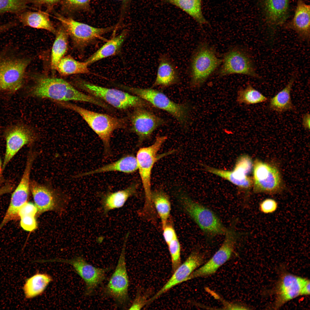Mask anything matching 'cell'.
Instances as JSON below:
<instances>
[{
  "mask_svg": "<svg viewBox=\"0 0 310 310\" xmlns=\"http://www.w3.org/2000/svg\"><path fill=\"white\" fill-rule=\"evenodd\" d=\"M32 96L49 98L55 101H75L90 103L104 109V102L77 90L68 82L60 78L41 76L36 78L30 91Z\"/></svg>",
  "mask_w": 310,
  "mask_h": 310,
  "instance_id": "obj_1",
  "label": "cell"
},
{
  "mask_svg": "<svg viewBox=\"0 0 310 310\" xmlns=\"http://www.w3.org/2000/svg\"><path fill=\"white\" fill-rule=\"evenodd\" d=\"M55 102L80 115L101 140L106 153L109 152L111 139L114 131L127 126V120L124 118L91 111L67 102Z\"/></svg>",
  "mask_w": 310,
  "mask_h": 310,
  "instance_id": "obj_2",
  "label": "cell"
},
{
  "mask_svg": "<svg viewBox=\"0 0 310 310\" xmlns=\"http://www.w3.org/2000/svg\"><path fill=\"white\" fill-rule=\"evenodd\" d=\"M167 139L166 136H158L151 145L140 148L136 156L137 170L142 181L145 196L143 209L150 211L154 209L151 200V175L155 164L162 158L175 152L173 150L158 154V152Z\"/></svg>",
  "mask_w": 310,
  "mask_h": 310,
  "instance_id": "obj_3",
  "label": "cell"
},
{
  "mask_svg": "<svg viewBox=\"0 0 310 310\" xmlns=\"http://www.w3.org/2000/svg\"><path fill=\"white\" fill-rule=\"evenodd\" d=\"M116 85L122 90L139 97L153 106L168 113L182 127L189 120L190 108L186 103H176L162 92L152 88H142L121 84Z\"/></svg>",
  "mask_w": 310,
  "mask_h": 310,
  "instance_id": "obj_4",
  "label": "cell"
},
{
  "mask_svg": "<svg viewBox=\"0 0 310 310\" xmlns=\"http://www.w3.org/2000/svg\"><path fill=\"white\" fill-rule=\"evenodd\" d=\"M75 83L78 87L89 94L117 109L148 108L151 106L139 97L125 91L100 86L82 79H78Z\"/></svg>",
  "mask_w": 310,
  "mask_h": 310,
  "instance_id": "obj_5",
  "label": "cell"
},
{
  "mask_svg": "<svg viewBox=\"0 0 310 310\" xmlns=\"http://www.w3.org/2000/svg\"><path fill=\"white\" fill-rule=\"evenodd\" d=\"M214 49L206 42L199 43L192 55L190 67V85L199 88L221 64Z\"/></svg>",
  "mask_w": 310,
  "mask_h": 310,
  "instance_id": "obj_6",
  "label": "cell"
},
{
  "mask_svg": "<svg viewBox=\"0 0 310 310\" xmlns=\"http://www.w3.org/2000/svg\"><path fill=\"white\" fill-rule=\"evenodd\" d=\"M54 17L61 23L75 46L81 50L100 41L106 42L108 40L103 37V35L116 30L119 27L117 24L105 28H96L58 13H55Z\"/></svg>",
  "mask_w": 310,
  "mask_h": 310,
  "instance_id": "obj_7",
  "label": "cell"
},
{
  "mask_svg": "<svg viewBox=\"0 0 310 310\" xmlns=\"http://www.w3.org/2000/svg\"><path fill=\"white\" fill-rule=\"evenodd\" d=\"M179 198L184 210L207 235L212 237L225 234L227 228L211 209L193 200L185 194H180Z\"/></svg>",
  "mask_w": 310,
  "mask_h": 310,
  "instance_id": "obj_8",
  "label": "cell"
},
{
  "mask_svg": "<svg viewBox=\"0 0 310 310\" xmlns=\"http://www.w3.org/2000/svg\"><path fill=\"white\" fill-rule=\"evenodd\" d=\"M222 63L218 73L220 77L238 74L261 78L256 72L250 53L241 47L235 46L230 48L224 55Z\"/></svg>",
  "mask_w": 310,
  "mask_h": 310,
  "instance_id": "obj_9",
  "label": "cell"
},
{
  "mask_svg": "<svg viewBox=\"0 0 310 310\" xmlns=\"http://www.w3.org/2000/svg\"><path fill=\"white\" fill-rule=\"evenodd\" d=\"M128 234L125 236L122 251L114 272L104 289L105 294L113 298L121 307L127 306L129 301V278L125 260V247Z\"/></svg>",
  "mask_w": 310,
  "mask_h": 310,
  "instance_id": "obj_10",
  "label": "cell"
},
{
  "mask_svg": "<svg viewBox=\"0 0 310 310\" xmlns=\"http://www.w3.org/2000/svg\"><path fill=\"white\" fill-rule=\"evenodd\" d=\"M253 170L254 193L273 195L282 191L280 173L276 167L257 159L253 163Z\"/></svg>",
  "mask_w": 310,
  "mask_h": 310,
  "instance_id": "obj_11",
  "label": "cell"
},
{
  "mask_svg": "<svg viewBox=\"0 0 310 310\" xmlns=\"http://www.w3.org/2000/svg\"><path fill=\"white\" fill-rule=\"evenodd\" d=\"M42 261L43 263L59 262L71 265L85 283L84 294L86 296L92 295L102 283L105 278L106 273L109 270L108 268L95 267L89 263L81 256L69 259L60 258L43 259Z\"/></svg>",
  "mask_w": 310,
  "mask_h": 310,
  "instance_id": "obj_12",
  "label": "cell"
},
{
  "mask_svg": "<svg viewBox=\"0 0 310 310\" xmlns=\"http://www.w3.org/2000/svg\"><path fill=\"white\" fill-rule=\"evenodd\" d=\"M223 243L212 257L206 263L194 270L186 281L195 278L204 277L214 274L218 269L230 258L234 250L239 235L232 226L227 228Z\"/></svg>",
  "mask_w": 310,
  "mask_h": 310,
  "instance_id": "obj_13",
  "label": "cell"
},
{
  "mask_svg": "<svg viewBox=\"0 0 310 310\" xmlns=\"http://www.w3.org/2000/svg\"><path fill=\"white\" fill-rule=\"evenodd\" d=\"M29 62L27 59L0 58V91L12 92L19 89Z\"/></svg>",
  "mask_w": 310,
  "mask_h": 310,
  "instance_id": "obj_14",
  "label": "cell"
},
{
  "mask_svg": "<svg viewBox=\"0 0 310 310\" xmlns=\"http://www.w3.org/2000/svg\"><path fill=\"white\" fill-rule=\"evenodd\" d=\"M129 117L130 130L137 135L140 144L149 139L154 131L166 123L146 107L134 108Z\"/></svg>",
  "mask_w": 310,
  "mask_h": 310,
  "instance_id": "obj_15",
  "label": "cell"
},
{
  "mask_svg": "<svg viewBox=\"0 0 310 310\" xmlns=\"http://www.w3.org/2000/svg\"><path fill=\"white\" fill-rule=\"evenodd\" d=\"M253 165L250 157L244 155L237 159L232 170L205 166L208 171L227 180L242 189L249 191L253 186V179L249 175L253 169Z\"/></svg>",
  "mask_w": 310,
  "mask_h": 310,
  "instance_id": "obj_16",
  "label": "cell"
},
{
  "mask_svg": "<svg viewBox=\"0 0 310 310\" xmlns=\"http://www.w3.org/2000/svg\"><path fill=\"white\" fill-rule=\"evenodd\" d=\"M5 137L6 148L2 164L3 170L23 146L34 143L37 140L38 135L32 129L20 125L9 129L5 133Z\"/></svg>",
  "mask_w": 310,
  "mask_h": 310,
  "instance_id": "obj_17",
  "label": "cell"
},
{
  "mask_svg": "<svg viewBox=\"0 0 310 310\" xmlns=\"http://www.w3.org/2000/svg\"><path fill=\"white\" fill-rule=\"evenodd\" d=\"M204 255L199 251H193L185 261L173 272L172 276L162 287L149 299L148 304L149 305L174 287L186 281L191 274L204 263Z\"/></svg>",
  "mask_w": 310,
  "mask_h": 310,
  "instance_id": "obj_18",
  "label": "cell"
},
{
  "mask_svg": "<svg viewBox=\"0 0 310 310\" xmlns=\"http://www.w3.org/2000/svg\"><path fill=\"white\" fill-rule=\"evenodd\" d=\"M306 279L290 273L282 274L277 285L274 307L278 309L288 301L301 295Z\"/></svg>",
  "mask_w": 310,
  "mask_h": 310,
  "instance_id": "obj_19",
  "label": "cell"
},
{
  "mask_svg": "<svg viewBox=\"0 0 310 310\" xmlns=\"http://www.w3.org/2000/svg\"><path fill=\"white\" fill-rule=\"evenodd\" d=\"M30 189L35 204L40 213L53 210L57 207L60 195L51 186L31 180Z\"/></svg>",
  "mask_w": 310,
  "mask_h": 310,
  "instance_id": "obj_20",
  "label": "cell"
},
{
  "mask_svg": "<svg viewBox=\"0 0 310 310\" xmlns=\"http://www.w3.org/2000/svg\"><path fill=\"white\" fill-rule=\"evenodd\" d=\"M310 7L303 0H297L292 19L284 25L286 29L292 30L301 40L309 42L310 32Z\"/></svg>",
  "mask_w": 310,
  "mask_h": 310,
  "instance_id": "obj_21",
  "label": "cell"
},
{
  "mask_svg": "<svg viewBox=\"0 0 310 310\" xmlns=\"http://www.w3.org/2000/svg\"><path fill=\"white\" fill-rule=\"evenodd\" d=\"M289 0H264V11L267 22L274 30L279 25L283 24L288 16Z\"/></svg>",
  "mask_w": 310,
  "mask_h": 310,
  "instance_id": "obj_22",
  "label": "cell"
},
{
  "mask_svg": "<svg viewBox=\"0 0 310 310\" xmlns=\"http://www.w3.org/2000/svg\"><path fill=\"white\" fill-rule=\"evenodd\" d=\"M179 81V74L174 63L168 56L161 55L152 86L165 88L177 84Z\"/></svg>",
  "mask_w": 310,
  "mask_h": 310,
  "instance_id": "obj_23",
  "label": "cell"
},
{
  "mask_svg": "<svg viewBox=\"0 0 310 310\" xmlns=\"http://www.w3.org/2000/svg\"><path fill=\"white\" fill-rule=\"evenodd\" d=\"M138 186V184L133 183L123 189L100 195L103 214L106 215L112 210L122 207L129 197L135 195Z\"/></svg>",
  "mask_w": 310,
  "mask_h": 310,
  "instance_id": "obj_24",
  "label": "cell"
},
{
  "mask_svg": "<svg viewBox=\"0 0 310 310\" xmlns=\"http://www.w3.org/2000/svg\"><path fill=\"white\" fill-rule=\"evenodd\" d=\"M128 34L125 30L119 35L113 36L86 60L88 66L98 61L110 56L119 55L123 44Z\"/></svg>",
  "mask_w": 310,
  "mask_h": 310,
  "instance_id": "obj_25",
  "label": "cell"
},
{
  "mask_svg": "<svg viewBox=\"0 0 310 310\" xmlns=\"http://www.w3.org/2000/svg\"><path fill=\"white\" fill-rule=\"evenodd\" d=\"M137 170L136 157L132 154L125 156L117 160L94 170L80 174L77 177H82L96 174L110 172H119L131 174Z\"/></svg>",
  "mask_w": 310,
  "mask_h": 310,
  "instance_id": "obj_26",
  "label": "cell"
},
{
  "mask_svg": "<svg viewBox=\"0 0 310 310\" xmlns=\"http://www.w3.org/2000/svg\"><path fill=\"white\" fill-rule=\"evenodd\" d=\"M53 280L49 274L36 272L25 280L23 288L25 298L31 299L41 295Z\"/></svg>",
  "mask_w": 310,
  "mask_h": 310,
  "instance_id": "obj_27",
  "label": "cell"
},
{
  "mask_svg": "<svg viewBox=\"0 0 310 310\" xmlns=\"http://www.w3.org/2000/svg\"><path fill=\"white\" fill-rule=\"evenodd\" d=\"M296 76L294 74L285 87L270 99L268 106L270 110L280 113L294 110L290 93Z\"/></svg>",
  "mask_w": 310,
  "mask_h": 310,
  "instance_id": "obj_28",
  "label": "cell"
},
{
  "mask_svg": "<svg viewBox=\"0 0 310 310\" xmlns=\"http://www.w3.org/2000/svg\"><path fill=\"white\" fill-rule=\"evenodd\" d=\"M19 20L23 25L32 28L47 30L56 34L57 30L48 14L41 11H26L20 14Z\"/></svg>",
  "mask_w": 310,
  "mask_h": 310,
  "instance_id": "obj_29",
  "label": "cell"
},
{
  "mask_svg": "<svg viewBox=\"0 0 310 310\" xmlns=\"http://www.w3.org/2000/svg\"><path fill=\"white\" fill-rule=\"evenodd\" d=\"M87 62H80L74 59L70 56L63 57L59 63L57 67L60 74L63 76L72 74H86L96 75L88 68Z\"/></svg>",
  "mask_w": 310,
  "mask_h": 310,
  "instance_id": "obj_30",
  "label": "cell"
},
{
  "mask_svg": "<svg viewBox=\"0 0 310 310\" xmlns=\"http://www.w3.org/2000/svg\"><path fill=\"white\" fill-rule=\"evenodd\" d=\"M151 200L154 208L160 219L162 228L168 222L171 206L168 195L161 190L152 191Z\"/></svg>",
  "mask_w": 310,
  "mask_h": 310,
  "instance_id": "obj_31",
  "label": "cell"
},
{
  "mask_svg": "<svg viewBox=\"0 0 310 310\" xmlns=\"http://www.w3.org/2000/svg\"><path fill=\"white\" fill-rule=\"evenodd\" d=\"M55 34L51 56V67L53 71L56 70L59 63L67 52L68 46V35L62 26L57 30Z\"/></svg>",
  "mask_w": 310,
  "mask_h": 310,
  "instance_id": "obj_32",
  "label": "cell"
},
{
  "mask_svg": "<svg viewBox=\"0 0 310 310\" xmlns=\"http://www.w3.org/2000/svg\"><path fill=\"white\" fill-rule=\"evenodd\" d=\"M179 7L200 25L207 23L202 11L201 0H165Z\"/></svg>",
  "mask_w": 310,
  "mask_h": 310,
  "instance_id": "obj_33",
  "label": "cell"
},
{
  "mask_svg": "<svg viewBox=\"0 0 310 310\" xmlns=\"http://www.w3.org/2000/svg\"><path fill=\"white\" fill-rule=\"evenodd\" d=\"M28 197L24 194L14 190L12 194L9 207L0 224V230L9 222L19 218V210L21 206L27 202Z\"/></svg>",
  "mask_w": 310,
  "mask_h": 310,
  "instance_id": "obj_34",
  "label": "cell"
},
{
  "mask_svg": "<svg viewBox=\"0 0 310 310\" xmlns=\"http://www.w3.org/2000/svg\"><path fill=\"white\" fill-rule=\"evenodd\" d=\"M268 100V98L254 88L250 84H248L245 88L239 89L237 97L238 103L247 105L265 102Z\"/></svg>",
  "mask_w": 310,
  "mask_h": 310,
  "instance_id": "obj_35",
  "label": "cell"
},
{
  "mask_svg": "<svg viewBox=\"0 0 310 310\" xmlns=\"http://www.w3.org/2000/svg\"><path fill=\"white\" fill-rule=\"evenodd\" d=\"M92 0H62L61 3L62 10L69 13L78 11L88 10Z\"/></svg>",
  "mask_w": 310,
  "mask_h": 310,
  "instance_id": "obj_36",
  "label": "cell"
},
{
  "mask_svg": "<svg viewBox=\"0 0 310 310\" xmlns=\"http://www.w3.org/2000/svg\"><path fill=\"white\" fill-rule=\"evenodd\" d=\"M26 6V0H0V13L19 12Z\"/></svg>",
  "mask_w": 310,
  "mask_h": 310,
  "instance_id": "obj_37",
  "label": "cell"
},
{
  "mask_svg": "<svg viewBox=\"0 0 310 310\" xmlns=\"http://www.w3.org/2000/svg\"><path fill=\"white\" fill-rule=\"evenodd\" d=\"M170 256L173 273L181 264V248L178 238H177L167 245Z\"/></svg>",
  "mask_w": 310,
  "mask_h": 310,
  "instance_id": "obj_38",
  "label": "cell"
},
{
  "mask_svg": "<svg viewBox=\"0 0 310 310\" xmlns=\"http://www.w3.org/2000/svg\"><path fill=\"white\" fill-rule=\"evenodd\" d=\"M278 204L275 199L271 198H266L261 201L259 205V210L262 213L270 214L274 213L277 210Z\"/></svg>",
  "mask_w": 310,
  "mask_h": 310,
  "instance_id": "obj_39",
  "label": "cell"
},
{
  "mask_svg": "<svg viewBox=\"0 0 310 310\" xmlns=\"http://www.w3.org/2000/svg\"><path fill=\"white\" fill-rule=\"evenodd\" d=\"M20 218V226L24 230L31 232L36 228L37 224L34 216H25L21 217Z\"/></svg>",
  "mask_w": 310,
  "mask_h": 310,
  "instance_id": "obj_40",
  "label": "cell"
},
{
  "mask_svg": "<svg viewBox=\"0 0 310 310\" xmlns=\"http://www.w3.org/2000/svg\"><path fill=\"white\" fill-rule=\"evenodd\" d=\"M147 294H142L140 291H137L132 304L129 309V310H140L145 306L147 305L149 299Z\"/></svg>",
  "mask_w": 310,
  "mask_h": 310,
  "instance_id": "obj_41",
  "label": "cell"
},
{
  "mask_svg": "<svg viewBox=\"0 0 310 310\" xmlns=\"http://www.w3.org/2000/svg\"><path fill=\"white\" fill-rule=\"evenodd\" d=\"M162 229L163 237L167 245L177 237L175 228L171 224L167 222Z\"/></svg>",
  "mask_w": 310,
  "mask_h": 310,
  "instance_id": "obj_42",
  "label": "cell"
},
{
  "mask_svg": "<svg viewBox=\"0 0 310 310\" xmlns=\"http://www.w3.org/2000/svg\"><path fill=\"white\" fill-rule=\"evenodd\" d=\"M38 211L37 208L35 204L31 202H27L20 208L18 213L19 218L27 216H35Z\"/></svg>",
  "mask_w": 310,
  "mask_h": 310,
  "instance_id": "obj_43",
  "label": "cell"
},
{
  "mask_svg": "<svg viewBox=\"0 0 310 310\" xmlns=\"http://www.w3.org/2000/svg\"><path fill=\"white\" fill-rule=\"evenodd\" d=\"M30 2L38 6H44L48 11H51L58 4L61 3L62 0H29Z\"/></svg>",
  "mask_w": 310,
  "mask_h": 310,
  "instance_id": "obj_44",
  "label": "cell"
},
{
  "mask_svg": "<svg viewBox=\"0 0 310 310\" xmlns=\"http://www.w3.org/2000/svg\"><path fill=\"white\" fill-rule=\"evenodd\" d=\"M15 186L13 183L7 182L4 184L0 185V197L4 194L11 192Z\"/></svg>",
  "mask_w": 310,
  "mask_h": 310,
  "instance_id": "obj_45",
  "label": "cell"
},
{
  "mask_svg": "<svg viewBox=\"0 0 310 310\" xmlns=\"http://www.w3.org/2000/svg\"><path fill=\"white\" fill-rule=\"evenodd\" d=\"M310 117L309 113L305 114L302 117V125L303 128L307 130H309L310 128Z\"/></svg>",
  "mask_w": 310,
  "mask_h": 310,
  "instance_id": "obj_46",
  "label": "cell"
},
{
  "mask_svg": "<svg viewBox=\"0 0 310 310\" xmlns=\"http://www.w3.org/2000/svg\"><path fill=\"white\" fill-rule=\"evenodd\" d=\"M310 294V281L306 278L302 288L301 295H308Z\"/></svg>",
  "mask_w": 310,
  "mask_h": 310,
  "instance_id": "obj_47",
  "label": "cell"
},
{
  "mask_svg": "<svg viewBox=\"0 0 310 310\" xmlns=\"http://www.w3.org/2000/svg\"><path fill=\"white\" fill-rule=\"evenodd\" d=\"M12 25L11 23L0 25V33L9 29Z\"/></svg>",
  "mask_w": 310,
  "mask_h": 310,
  "instance_id": "obj_48",
  "label": "cell"
},
{
  "mask_svg": "<svg viewBox=\"0 0 310 310\" xmlns=\"http://www.w3.org/2000/svg\"><path fill=\"white\" fill-rule=\"evenodd\" d=\"M3 169L1 166V161L0 159V184L3 183V180L2 176V171Z\"/></svg>",
  "mask_w": 310,
  "mask_h": 310,
  "instance_id": "obj_49",
  "label": "cell"
},
{
  "mask_svg": "<svg viewBox=\"0 0 310 310\" xmlns=\"http://www.w3.org/2000/svg\"><path fill=\"white\" fill-rule=\"evenodd\" d=\"M140 213H141V214H142V215H143V214H142V213H141V212H140ZM154 214H154L153 215H152V216H153L154 215Z\"/></svg>",
  "mask_w": 310,
  "mask_h": 310,
  "instance_id": "obj_50",
  "label": "cell"
},
{
  "mask_svg": "<svg viewBox=\"0 0 310 310\" xmlns=\"http://www.w3.org/2000/svg\"><path fill=\"white\" fill-rule=\"evenodd\" d=\"M141 213V214H142V215H142V214H141V213ZM154 215H155V214H154ZM154 215H153V216H149V217H152V216H154Z\"/></svg>",
  "mask_w": 310,
  "mask_h": 310,
  "instance_id": "obj_51",
  "label": "cell"
},
{
  "mask_svg": "<svg viewBox=\"0 0 310 310\" xmlns=\"http://www.w3.org/2000/svg\"><path fill=\"white\" fill-rule=\"evenodd\" d=\"M141 214V215H142V214ZM154 217V216H152V217H150V218H152V217Z\"/></svg>",
  "mask_w": 310,
  "mask_h": 310,
  "instance_id": "obj_52",
  "label": "cell"
}]
</instances>
